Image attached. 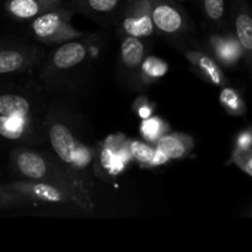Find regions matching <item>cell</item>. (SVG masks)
Wrapping results in <instances>:
<instances>
[{"mask_svg":"<svg viewBox=\"0 0 252 252\" xmlns=\"http://www.w3.org/2000/svg\"><path fill=\"white\" fill-rule=\"evenodd\" d=\"M44 143L57 161L96 203L95 179H100L97 145L88 140L84 120L65 103H53L44 112Z\"/></svg>","mask_w":252,"mask_h":252,"instance_id":"obj_1","label":"cell"},{"mask_svg":"<svg viewBox=\"0 0 252 252\" xmlns=\"http://www.w3.org/2000/svg\"><path fill=\"white\" fill-rule=\"evenodd\" d=\"M97 48L95 36L85 34L58 44L37 66L42 88L48 93H65L85 85L95 73Z\"/></svg>","mask_w":252,"mask_h":252,"instance_id":"obj_2","label":"cell"},{"mask_svg":"<svg viewBox=\"0 0 252 252\" xmlns=\"http://www.w3.org/2000/svg\"><path fill=\"white\" fill-rule=\"evenodd\" d=\"M10 169L21 180L44 181L58 185L76 197L88 214L95 213L96 203L84 192L74 177L57 161L49 150H37L33 147L16 148L10 154Z\"/></svg>","mask_w":252,"mask_h":252,"instance_id":"obj_3","label":"cell"},{"mask_svg":"<svg viewBox=\"0 0 252 252\" xmlns=\"http://www.w3.org/2000/svg\"><path fill=\"white\" fill-rule=\"evenodd\" d=\"M73 15V10L62 5L32 19L30 30L34 38L41 43L58 46L63 42L79 38L85 34L71 25Z\"/></svg>","mask_w":252,"mask_h":252,"instance_id":"obj_4","label":"cell"},{"mask_svg":"<svg viewBox=\"0 0 252 252\" xmlns=\"http://www.w3.org/2000/svg\"><path fill=\"white\" fill-rule=\"evenodd\" d=\"M12 191L29 198L32 203L58 204V206L73 207L81 213H86L81 202L74 194L64 189L58 185L49 184L44 181H31L20 180L6 185Z\"/></svg>","mask_w":252,"mask_h":252,"instance_id":"obj_5","label":"cell"},{"mask_svg":"<svg viewBox=\"0 0 252 252\" xmlns=\"http://www.w3.org/2000/svg\"><path fill=\"white\" fill-rule=\"evenodd\" d=\"M120 61L118 76L123 86L133 91H142L140 65L147 56L148 44L143 38L120 34Z\"/></svg>","mask_w":252,"mask_h":252,"instance_id":"obj_6","label":"cell"},{"mask_svg":"<svg viewBox=\"0 0 252 252\" xmlns=\"http://www.w3.org/2000/svg\"><path fill=\"white\" fill-rule=\"evenodd\" d=\"M150 16L155 31L169 38H181L191 31L186 11L174 0H150Z\"/></svg>","mask_w":252,"mask_h":252,"instance_id":"obj_7","label":"cell"},{"mask_svg":"<svg viewBox=\"0 0 252 252\" xmlns=\"http://www.w3.org/2000/svg\"><path fill=\"white\" fill-rule=\"evenodd\" d=\"M116 20L120 34L145 39L155 32L150 16V0H125Z\"/></svg>","mask_w":252,"mask_h":252,"instance_id":"obj_8","label":"cell"},{"mask_svg":"<svg viewBox=\"0 0 252 252\" xmlns=\"http://www.w3.org/2000/svg\"><path fill=\"white\" fill-rule=\"evenodd\" d=\"M184 54L194 73L198 74L207 83L218 88L229 85V80L221 69V65L206 49L202 51L197 48H186L184 49Z\"/></svg>","mask_w":252,"mask_h":252,"instance_id":"obj_9","label":"cell"},{"mask_svg":"<svg viewBox=\"0 0 252 252\" xmlns=\"http://www.w3.org/2000/svg\"><path fill=\"white\" fill-rule=\"evenodd\" d=\"M204 47L220 65L228 68L238 65L239 62L244 59L243 48L233 33L211 34L207 39V46Z\"/></svg>","mask_w":252,"mask_h":252,"instance_id":"obj_10","label":"cell"},{"mask_svg":"<svg viewBox=\"0 0 252 252\" xmlns=\"http://www.w3.org/2000/svg\"><path fill=\"white\" fill-rule=\"evenodd\" d=\"M235 37L244 51L246 68L250 70L252 57V17L248 2L245 0H230Z\"/></svg>","mask_w":252,"mask_h":252,"instance_id":"obj_11","label":"cell"},{"mask_svg":"<svg viewBox=\"0 0 252 252\" xmlns=\"http://www.w3.org/2000/svg\"><path fill=\"white\" fill-rule=\"evenodd\" d=\"M64 0H7L5 10L15 20H32L49 10L62 6Z\"/></svg>","mask_w":252,"mask_h":252,"instance_id":"obj_12","label":"cell"},{"mask_svg":"<svg viewBox=\"0 0 252 252\" xmlns=\"http://www.w3.org/2000/svg\"><path fill=\"white\" fill-rule=\"evenodd\" d=\"M125 0H69V9L96 20L117 17Z\"/></svg>","mask_w":252,"mask_h":252,"instance_id":"obj_13","label":"cell"},{"mask_svg":"<svg viewBox=\"0 0 252 252\" xmlns=\"http://www.w3.org/2000/svg\"><path fill=\"white\" fill-rule=\"evenodd\" d=\"M155 148L169 160L184 159L193 150L194 140L186 133L167 132L158 139Z\"/></svg>","mask_w":252,"mask_h":252,"instance_id":"obj_14","label":"cell"},{"mask_svg":"<svg viewBox=\"0 0 252 252\" xmlns=\"http://www.w3.org/2000/svg\"><path fill=\"white\" fill-rule=\"evenodd\" d=\"M169 70V65L165 61L157 56H145L140 65V85L142 89L153 85L157 80L164 78Z\"/></svg>","mask_w":252,"mask_h":252,"instance_id":"obj_15","label":"cell"},{"mask_svg":"<svg viewBox=\"0 0 252 252\" xmlns=\"http://www.w3.org/2000/svg\"><path fill=\"white\" fill-rule=\"evenodd\" d=\"M220 105L230 116H245L246 115V103L244 96L239 93L236 89L230 86H223L219 95Z\"/></svg>","mask_w":252,"mask_h":252,"instance_id":"obj_16","label":"cell"},{"mask_svg":"<svg viewBox=\"0 0 252 252\" xmlns=\"http://www.w3.org/2000/svg\"><path fill=\"white\" fill-rule=\"evenodd\" d=\"M167 132H170V126L162 118L154 115L144 118L140 125V134L149 144L155 145L158 139Z\"/></svg>","mask_w":252,"mask_h":252,"instance_id":"obj_17","label":"cell"},{"mask_svg":"<svg viewBox=\"0 0 252 252\" xmlns=\"http://www.w3.org/2000/svg\"><path fill=\"white\" fill-rule=\"evenodd\" d=\"M129 153L132 160H135L139 165L144 167H153L154 164L157 148L150 145L149 143L142 140H130Z\"/></svg>","mask_w":252,"mask_h":252,"instance_id":"obj_18","label":"cell"},{"mask_svg":"<svg viewBox=\"0 0 252 252\" xmlns=\"http://www.w3.org/2000/svg\"><path fill=\"white\" fill-rule=\"evenodd\" d=\"M206 19L217 29L224 26L225 19V0H202Z\"/></svg>","mask_w":252,"mask_h":252,"instance_id":"obj_19","label":"cell"},{"mask_svg":"<svg viewBox=\"0 0 252 252\" xmlns=\"http://www.w3.org/2000/svg\"><path fill=\"white\" fill-rule=\"evenodd\" d=\"M231 161L248 176L252 175V149H239L234 148L231 152Z\"/></svg>","mask_w":252,"mask_h":252,"instance_id":"obj_20","label":"cell"},{"mask_svg":"<svg viewBox=\"0 0 252 252\" xmlns=\"http://www.w3.org/2000/svg\"><path fill=\"white\" fill-rule=\"evenodd\" d=\"M133 110L137 112V115L139 116L142 120H144V118L153 116V112H154V103L150 102V101L148 100L147 97H144V96H139V97L133 102Z\"/></svg>","mask_w":252,"mask_h":252,"instance_id":"obj_21","label":"cell"},{"mask_svg":"<svg viewBox=\"0 0 252 252\" xmlns=\"http://www.w3.org/2000/svg\"><path fill=\"white\" fill-rule=\"evenodd\" d=\"M252 145V132L251 128H246V129L241 130L238 134L235 139V145L234 148H239V149H251Z\"/></svg>","mask_w":252,"mask_h":252,"instance_id":"obj_22","label":"cell"}]
</instances>
